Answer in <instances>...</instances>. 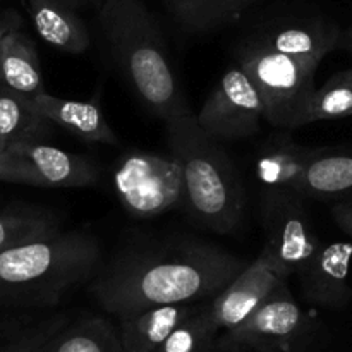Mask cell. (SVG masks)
I'll return each mask as SVG.
<instances>
[{
	"label": "cell",
	"instance_id": "6da1fadb",
	"mask_svg": "<svg viewBox=\"0 0 352 352\" xmlns=\"http://www.w3.org/2000/svg\"><path fill=\"white\" fill-rule=\"evenodd\" d=\"M246 267L222 248L177 239L122 253L95 278L91 294L120 318L157 306L212 301Z\"/></svg>",
	"mask_w": 352,
	"mask_h": 352
},
{
	"label": "cell",
	"instance_id": "7a4b0ae2",
	"mask_svg": "<svg viewBox=\"0 0 352 352\" xmlns=\"http://www.w3.org/2000/svg\"><path fill=\"white\" fill-rule=\"evenodd\" d=\"M98 26L107 54L150 112L167 122L191 110L160 26L141 0H102Z\"/></svg>",
	"mask_w": 352,
	"mask_h": 352
},
{
	"label": "cell",
	"instance_id": "3957f363",
	"mask_svg": "<svg viewBox=\"0 0 352 352\" xmlns=\"http://www.w3.org/2000/svg\"><path fill=\"white\" fill-rule=\"evenodd\" d=\"M91 234L55 232L0 250V305L50 306L96 274Z\"/></svg>",
	"mask_w": 352,
	"mask_h": 352
},
{
	"label": "cell",
	"instance_id": "277c9868",
	"mask_svg": "<svg viewBox=\"0 0 352 352\" xmlns=\"http://www.w3.org/2000/svg\"><path fill=\"white\" fill-rule=\"evenodd\" d=\"M165 124L170 153L184 175V206L201 227L229 234L244 215V186L241 174L219 141L210 138L188 110Z\"/></svg>",
	"mask_w": 352,
	"mask_h": 352
},
{
	"label": "cell",
	"instance_id": "5b68a950",
	"mask_svg": "<svg viewBox=\"0 0 352 352\" xmlns=\"http://www.w3.org/2000/svg\"><path fill=\"white\" fill-rule=\"evenodd\" d=\"M237 64L250 74L265 103V120L277 129L305 126L315 91L318 62L274 52L248 40L236 50Z\"/></svg>",
	"mask_w": 352,
	"mask_h": 352
},
{
	"label": "cell",
	"instance_id": "8992f818",
	"mask_svg": "<svg viewBox=\"0 0 352 352\" xmlns=\"http://www.w3.org/2000/svg\"><path fill=\"white\" fill-rule=\"evenodd\" d=\"M113 188L120 205L134 219H155L184 205V175L172 153L162 157L129 151L117 162Z\"/></svg>",
	"mask_w": 352,
	"mask_h": 352
},
{
	"label": "cell",
	"instance_id": "52a82bcc",
	"mask_svg": "<svg viewBox=\"0 0 352 352\" xmlns=\"http://www.w3.org/2000/svg\"><path fill=\"white\" fill-rule=\"evenodd\" d=\"M302 199L291 189L265 188L261 192L263 251L284 280L296 277L322 244Z\"/></svg>",
	"mask_w": 352,
	"mask_h": 352
},
{
	"label": "cell",
	"instance_id": "ba28073f",
	"mask_svg": "<svg viewBox=\"0 0 352 352\" xmlns=\"http://www.w3.org/2000/svg\"><path fill=\"white\" fill-rule=\"evenodd\" d=\"M261 120H265L263 98L239 64L223 72L196 116L198 126L215 141L253 138Z\"/></svg>",
	"mask_w": 352,
	"mask_h": 352
},
{
	"label": "cell",
	"instance_id": "9c48e42d",
	"mask_svg": "<svg viewBox=\"0 0 352 352\" xmlns=\"http://www.w3.org/2000/svg\"><path fill=\"white\" fill-rule=\"evenodd\" d=\"M98 167L88 157L69 153L41 141L7 146L3 181L47 189L88 188L98 182Z\"/></svg>",
	"mask_w": 352,
	"mask_h": 352
},
{
	"label": "cell",
	"instance_id": "30bf717a",
	"mask_svg": "<svg viewBox=\"0 0 352 352\" xmlns=\"http://www.w3.org/2000/svg\"><path fill=\"white\" fill-rule=\"evenodd\" d=\"M308 327L309 318L284 282L241 325L226 332L223 342L274 352L291 346Z\"/></svg>",
	"mask_w": 352,
	"mask_h": 352
},
{
	"label": "cell",
	"instance_id": "8fae6325",
	"mask_svg": "<svg viewBox=\"0 0 352 352\" xmlns=\"http://www.w3.org/2000/svg\"><path fill=\"white\" fill-rule=\"evenodd\" d=\"M263 250L217 298L208 302V318L217 332L236 329L275 289L284 284Z\"/></svg>",
	"mask_w": 352,
	"mask_h": 352
},
{
	"label": "cell",
	"instance_id": "7c38bea8",
	"mask_svg": "<svg viewBox=\"0 0 352 352\" xmlns=\"http://www.w3.org/2000/svg\"><path fill=\"white\" fill-rule=\"evenodd\" d=\"M352 244L322 243L296 274L302 298L320 308L342 309L352 301Z\"/></svg>",
	"mask_w": 352,
	"mask_h": 352
},
{
	"label": "cell",
	"instance_id": "4fadbf2b",
	"mask_svg": "<svg viewBox=\"0 0 352 352\" xmlns=\"http://www.w3.org/2000/svg\"><path fill=\"white\" fill-rule=\"evenodd\" d=\"M340 36L342 31L332 21L308 17L267 24L251 41L274 52L320 64L325 55L339 48Z\"/></svg>",
	"mask_w": 352,
	"mask_h": 352
},
{
	"label": "cell",
	"instance_id": "5bb4252c",
	"mask_svg": "<svg viewBox=\"0 0 352 352\" xmlns=\"http://www.w3.org/2000/svg\"><path fill=\"white\" fill-rule=\"evenodd\" d=\"M316 148L298 144L287 133L267 138L254 157V174L261 186L272 189H291L305 198V179Z\"/></svg>",
	"mask_w": 352,
	"mask_h": 352
},
{
	"label": "cell",
	"instance_id": "9a60e30c",
	"mask_svg": "<svg viewBox=\"0 0 352 352\" xmlns=\"http://www.w3.org/2000/svg\"><path fill=\"white\" fill-rule=\"evenodd\" d=\"M33 102L48 122L57 124L81 140L103 144L119 143L116 131L110 127L109 120L95 102L64 100L47 91L34 96Z\"/></svg>",
	"mask_w": 352,
	"mask_h": 352
},
{
	"label": "cell",
	"instance_id": "2e32d148",
	"mask_svg": "<svg viewBox=\"0 0 352 352\" xmlns=\"http://www.w3.org/2000/svg\"><path fill=\"white\" fill-rule=\"evenodd\" d=\"M203 302L167 305L120 316V339L126 352H158L172 332Z\"/></svg>",
	"mask_w": 352,
	"mask_h": 352
},
{
	"label": "cell",
	"instance_id": "e0dca14e",
	"mask_svg": "<svg viewBox=\"0 0 352 352\" xmlns=\"http://www.w3.org/2000/svg\"><path fill=\"white\" fill-rule=\"evenodd\" d=\"M33 26L52 47L78 55L89 48V33L74 7L62 0H24Z\"/></svg>",
	"mask_w": 352,
	"mask_h": 352
},
{
	"label": "cell",
	"instance_id": "ac0fdd59",
	"mask_svg": "<svg viewBox=\"0 0 352 352\" xmlns=\"http://www.w3.org/2000/svg\"><path fill=\"white\" fill-rule=\"evenodd\" d=\"M305 198L352 199V144L316 148L306 170Z\"/></svg>",
	"mask_w": 352,
	"mask_h": 352
},
{
	"label": "cell",
	"instance_id": "d6986e66",
	"mask_svg": "<svg viewBox=\"0 0 352 352\" xmlns=\"http://www.w3.org/2000/svg\"><path fill=\"white\" fill-rule=\"evenodd\" d=\"M0 85L30 98L45 91L36 47L17 26L3 38L0 52Z\"/></svg>",
	"mask_w": 352,
	"mask_h": 352
},
{
	"label": "cell",
	"instance_id": "ffe728a7",
	"mask_svg": "<svg viewBox=\"0 0 352 352\" xmlns=\"http://www.w3.org/2000/svg\"><path fill=\"white\" fill-rule=\"evenodd\" d=\"M175 23L186 33H210L232 24L263 0H165Z\"/></svg>",
	"mask_w": 352,
	"mask_h": 352
},
{
	"label": "cell",
	"instance_id": "44dd1931",
	"mask_svg": "<svg viewBox=\"0 0 352 352\" xmlns=\"http://www.w3.org/2000/svg\"><path fill=\"white\" fill-rule=\"evenodd\" d=\"M34 352H126V349L112 323L95 316L74 325H62Z\"/></svg>",
	"mask_w": 352,
	"mask_h": 352
},
{
	"label": "cell",
	"instance_id": "7402d4cb",
	"mask_svg": "<svg viewBox=\"0 0 352 352\" xmlns=\"http://www.w3.org/2000/svg\"><path fill=\"white\" fill-rule=\"evenodd\" d=\"M47 131L48 120L33 98L0 85V140L7 144L41 141Z\"/></svg>",
	"mask_w": 352,
	"mask_h": 352
},
{
	"label": "cell",
	"instance_id": "603a6c76",
	"mask_svg": "<svg viewBox=\"0 0 352 352\" xmlns=\"http://www.w3.org/2000/svg\"><path fill=\"white\" fill-rule=\"evenodd\" d=\"M352 116V67L330 76L313 91L306 122L346 119Z\"/></svg>",
	"mask_w": 352,
	"mask_h": 352
},
{
	"label": "cell",
	"instance_id": "cb8c5ba5",
	"mask_svg": "<svg viewBox=\"0 0 352 352\" xmlns=\"http://www.w3.org/2000/svg\"><path fill=\"white\" fill-rule=\"evenodd\" d=\"M55 219L38 210L0 213V250L55 232Z\"/></svg>",
	"mask_w": 352,
	"mask_h": 352
},
{
	"label": "cell",
	"instance_id": "d4e9b609",
	"mask_svg": "<svg viewBox=\"0 0 352 352\" xmlns=\"http://www.w3.org/2000/svg\"><path fill=\"white\" fill-rule=\"evenodd\" d=\"M208 302H203L191 316H188L168 336L158 352H198L205 349L219 333L210 323Z\"/></svg>",
	"mask_w": 352,
	"mask_h": 352
},
{
	"label": "cell",
	"instance_id": "484cf974",
	"mask_svg": "<svg viewBox=\"0 0 352 352\" xmlns=\"http://www.w3.org/2000/svg\"><path fill=\"white\" fill-rule=\"evenodd\" d=\"M64 325L62 318H54L50 322H45L34 329L26 330L23 333H17L12 339L0 342V352H34L52 333L57 332Z\"/></svg>",
	"mask_w": 352,
	"mask_h": 352
},
{
	"label": "cell",
	"instance_id": "4316f807",
	"mask_svg": "<svg viewBox=\"0 0 352 352\" xmlns=\"http://www.w3.org/2000/svg\"><path fill=\"white\" fill-rule=\"evenodd\" d=\"M332 217L337 226L352 237V203L340 201L332 208Z\"/></svg>",
	"mask_w": 352,
	"mask_h": 352
},
{
	"label": "cell",
	"instance_id": "83f0119b",
	"mask_svg": "<svg viewBox=\"0 0 352 352\" xmlns=\"http://www.w3.org/2000/svg\"><path fill=\"white\" fill-rule=\"evenodd\" d=\"M339 48H342V50L349 52V54L352 55V23H351V26L347 28L346 31H342V36H340Z\"/></svg>",
	"mask_w": 352,
	"mask_h": 352
},
{
	"label": "cell",
	"instance_id": "f1b7e54d",
	"mask_svg": "<svg viewBox=\"0 0 352 352\" xmlns=\"http://www.w3.org/2000/svg\"><path fill=\"white\" fill-rule=\"evenodd\" d=\"M17 23L14 19H0V52H2V43H3V38H6V34L9 33L12 28H16Z\"/></svg>",
	"mask_w": 352,
	"mask_h": 352
},
{
	"label": "cell",
	"instance_id": "f546056e",
	"mask_svg": "<svg viewBox=\"0 0 352 352\" xmlns=\"http://www.w3.org/2000/svg\"><path fill=\"white\" fill-rule=\"evenodd\" d=\"M9 144L3 140H0V181H3V172H6V155Z\"/></svg>",
	"mask_w": 352,
	"mask_h": 352
},
{
	"label": "cell",
	"instance_id": "4dcf8cb0",
	"mask_svg": "<svg viewBox=\"0 0 352 352\" xmlns=\"http://www.w3.org/2000/svg\"><path fill=\"white\" fill-rule=\"evenodd\" d=\"M62 2H65V3H69V6L71 7H79V6H82V3H86V2H89V0H62Z\"/></svg>",
	"mask_w": 352,
	"mask_h": 352
}]
</instances>
